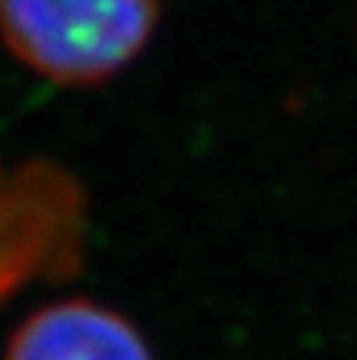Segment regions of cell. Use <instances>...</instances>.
I'll return each instance as SVG.
<instances>
[{"label": "cell", "instance_id": "3957f363", "mask_svg": "<svg viewBox=\"0 0 357 360\" xmlns=\"http://www.w3.org/2000/svg\"><path fill=\"white\" fill-rule=\"evenodd\" d=\"M4 360H155L139 329L95 300L35 310L6 345Z\"/></svg>", "mask_w": 357, "mask_h": 360}, {"label": "cell", "instance_id": "7a4b0ae2", "mask_svg": "<svg viewBox=\"0 0 357 360\" xmlns=\"http://www.w3.org/2000/svg\"><path fill=\"white\" fill-rule=\"evenodd\" d=\"M86 234V190L70 171L51 162L13 168L0 212V304L32 281L70 278L82 266Z\"/></svg>", "mask_w": 357, "mask_h": 360}, {"label": "cell", "instance_id": "6da1fadb", "mask_svg": "<svg viewBox=\"0 0 357 360\" xmlns=\"http://www.w3.org/2000/svg\"><path fill=\"white\" fill-rule=\"evenodd\" d=\"M158 0H0V35L35 73L63 86L111 79L149 44Z\"/></svg>", "mask_w": 357, "mask_h": 360}]
</instances>
